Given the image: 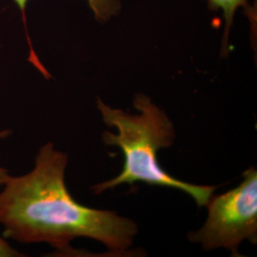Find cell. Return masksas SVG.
Here are the masks:
<instances>
[{"mask_svg":"<svg viewBox=\"0 0 257 257\" xmlns=\"http://www.w3.org/2000/svg\"><path fill=\"white\" fill-rule=\"evenodd\" d=\"M67 164L68 156L47 143L30 173L8 177L0 189L3 236L24 244L47 243L63 252L71 250L74 239L87 237L111 251H127L138 234L137 224L115 211L77 202L65 183Z\"/></svg>","mask_w":257,"mask_h":257,"instance_id":"obj_1","label":"cell"},{"mask_svg":"<svg viewBox=\"0 0 257 257\" xmlns=\"http://www.w3.org/2000/svg\"><path fill=\"white\" fill-rule=\"evenodd\" d=\"M134 106L138 109V114L112 109L97 99V108L104 123L118 132L117 135L105 132L102 140L108 146L119 148L124 156V165L119 175L93 186L92 192L101 193L122 184L144 182L180 190L193 197L198 207L206 206L217 187L184 182L169 175L159 165L158 151L171 147L175 139L174 125L165 111L143 93L135 96Z\"/></svg>","mask_w":257,"mask_h":257,"instance_id":"obj_2","label":"cell"},{"mask_svg":"<svg viewBox=\"0 0 257 257\" xmlns=\"http://www.w3.org/2000/svg\"><path fill=\"white\" fill-rule=\"evenodd\" d=\"M238 187L210 199L208 218L202 228L192 231L191 242L205 249L225 248L238 256L242 241L257 243V171L251 167L243 173Z\"/></svg>","mask_w":257,"mask_h":257,"instance_id":"obj_3","label":"cell"},{"mask_svg":"<svg viewBox=\"0 0 257 257\" xmlns=\"http://www.w3.org/2000/svg\"><path fill=\"white\" fill-rule=\"evenodd\" d=\"M21 12L24 25L26 27V7L29 0H13ZM89 6L93 13L94 18L99 22H106L110 18L116 16L120 11V2L118 0H88Z\"/></svg>","mask_w":257,"mask_h":257,"instance_id":"obj_4","label":"cell"},{"mask_svg":"<svg viewBox=\"0 0 257 257\" xmlns=\"http://www.w3.org/2000/svg\"><path fill=\"white\" fill-rule=\"evenodd\" d=\"M209 7L211 9H220L223 12L225 19V29L223 36V45H222V55H227L228 39L230 34V27L232 25L233 17L239 7H246L248 0H208Z\"/></svg>","mask_w":257,"mask_h":257,"instance_id":"obj_5","label":"cell"},{"mask_svg":"<svg viewBox=\"0 0 257 257\" xmlns=\"http://www.w3.org/2000/svg\"><path fill=\"white\" fill-rule=\"evenodd\" d=\"M20 252L12 248L9 243L0 236V257L21 256Z\"/></svg>","mask_w":257,"mask_h":257,"instance_id":"obj_6","label":"cell"},{"mask_svg":"<svg viewBox=\"0 0 257 257\" xmlns=\"http://www.w3.org/2000/svg\"><path fill=\"white\" fill-rule=\"evenodd\" d=\"M9 172H8V170L0 167V189L2 188V186L4 185V183L6 182V180L8 179V177H9Z\"/></svg>","mask_w":257,"mask_h":257,"instance_id":"obj_7","label":"cell"},{"mask_svg":"<svg viewBox=\"0 0 257 257\" xmlns=\"http://www.w3.org/2000/svg\"><path fill=\"white\" fill-rule=\"evenodd\" d=\"M11 134H12V131H10V130L0 131V139L8 138Z\"/></svg>","mask_w":257,"mask_h":257,"instance_id":"obj_8","label":"cell"}]
</instances>
